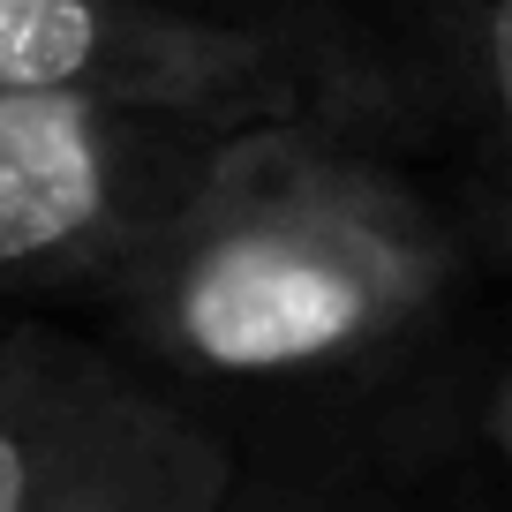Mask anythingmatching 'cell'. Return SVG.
Listing matches in <instances>:
<instances>
[{
  "label": "cell",
  "instance_id": "obj_5",
  "mask_svg": "<svg viewBox=\"0 0 512 512\" xmlns=\"http://www.w3.org/2000/svg\"><path fill=\"white\" fill-rule=\"evenodd\" d=\"M452 61H460L467 121L490 151L497 219L512 241V0H452Z\"/></svg>",
  "mask_w": 512,
  "mask_h": 512
},
{
  "label": "cell",
  "instance_id": "obj_6",
  "mask_svg": "<svg viewBox=\"0 0 512 512\" xmlns=\"http://www.w3.org/2000/svg\"><path fill=\"white\" fill-rule=\"evenodd\" d=\"M490 437H497V452H505V467H512V369H505V384H497V400H490Z\"/></svg>",
  "mask_w": 512,
  "mask_h": 512
},
{
  "label": "cell",
  "instance_id": "obj_3",
  "mask_svg": "<svg viewBox=\"0 0 512 512\" xmlns=\"http://www.w3.org/2000/svg\"><path fill=\"white\" fill-rule=\"evenodd\" d=\"M226 128L0 91V294L113 287L211 174Z\"/></svg>",
  "mask_w": 512,
  "mask_h": 512
},
{
  "label": "cell",
  "instance_id": "obj_1",
  "mask_svg": "<svg viewBox=\"0 0 512 512\" xmlns=\"http://www.w3.org/2000/svg\"><path fill=\"white\" fill-rule=\"evenodd\" d=\"M452 279L437 211L347 128H226L196 196L113 279L159 362L196 377H302L392 347Z\"/></svg>",
  "mask_w": 512,
  "mask_h": 512
},
{
  "label": "cell",
  "instance_id": "obj_4",
  "mask_svg": "<svg viewBox=\"0 0 512 512\" xmlns=\"http://www.w3.org/2000/svg\"><path fill=\"white\" fill-rule=\"evenodd\" d=\"M234 460L68 332H0V512H219Z\"/></svg>",
  "mask_w": 512,
  "mask_h": 512
},
{
  "label": "cell",
  "instance_id": "obj_2",
  "mask_svg": "<svg viewBox=\"0 0 512 512\" xmlns=\"http://www.w3.org/2000/svg\"><path fill=\"white\" fill-rule=\"evenodd\" d=\"M0 91L181 113L211 128H354L384 83L347 31L309 16H204L181 0H0Z\"/></svg>",
  "mask_w": 512,
  "mask_h": 512
}]
</instances>
